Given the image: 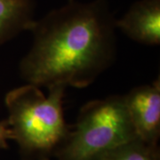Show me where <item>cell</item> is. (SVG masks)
I'll return each mask as SVG.
<instances>
[{"label": "cell", "mask_w": 160, "mask_h": 160, "mask_svg": "<svg viewBox=\"0 0 160 160\" xmlns=\"http://www.w3.org/2000/svg\"><path fill=\"white\" fill-rule=\"evenodd\" d=\"M116 20L105 0H70L36 21L33 44L20 62L27 84L85 88L114 62Z\"/></svg>", "instance_id": "1"}, {"label": "cell", "mask_w": 160, "mask_h": 160, "mask_svg": "<svg viewBox=\"0 0 160 160\" xmlns=\"http://www.w3.org/2000/svg\"><path fill=\"white\" fill-rule=\"evenodd\" d=\"M46 96L39 87L26 84L6 95L7 124L17 142L21 157L50 158L68 137L70 126L65 122V87L48 88Z\"/></svg>", "instance_id": "2"}, {"label": "cell", "mask_w": 160, "mask_h": 160, "mask_svg": "<svg viewBox=\"0 0 160 160\" xmlns=\"http://www.w3.org/2000/svg\"><path fill=\"white\" fill-rule=\"evenodd\" d=\"M135 139L124 95H112L80 109L76 124L53 156L58 160H97Z\"/></svg>", "instance_id": "3"}, {"label": "cell", "mask_w": 160, "mask_h": 160, "mask_svg": "<svg viewBox=\"0 0 160 160\" xmlns=\"http://www.w3.org/2000/svg\"><path fill=\"white\" fill-rule=\"evenodd\" d=\"M125 104L138 139L158 145L160 137V83L133 88L124 95Z\"/></svg>", "instance_id": "4"}, {"label": "cell", "mask_w": 160, "mask_h": 160, "mask_svg": "<svg viewBox=\"0 0 160 160\" xmlns=\"http://www.w3.org/2000/svg\"><path fill=\"white\" fill-rule=\"evenodd\" d=\"M116 28L131 39L147 46L160 43V0H140L133 3Z\"/></svg>", "instance_id": "5"}, {"label": "cell", "mask_w": 160, "mask_h": 160, "mask_svg": "<svg viewBox=\"0 0 160 160\" xmlns=\"http://www.w3.org/2000/svg\"><path fill=\"white\" fill-rule=\"evenodd\" d=\"M34 0H0V45L34 22Z\"/></svg>", "instance_id": "6"}, {"label": "cell", "mask_w": 160, "mask_h": 160, "mask_svg": "<svg viewBox=\"0 0 160 160\" xmlns=\"http://www.w3.org/2000/svg\"><path fill=\"white\" fill-rule=\"evenodd\" d=\"M97 160H160V149L140 139L123 144Z\"/></svg>", "instance_id": "7"}, {"label": "cell", "mask_w": 160, "mask_h": 160, "mask_svg": "<svg viewBox=\"0 0 160 160\" xmlns=\"http://www.w3.org/2000/svg\"><path fill=\"white\" fill-rule=\"evenodd\" d=\"M9 140H12V134L7 121H0V149H8Z\"/></svg>", "instance_id": "8"}, {"label": "cell", "mask_w": 160, "mask_h": 160, "mask_svg": "<svg viewBox=\"0 0 160 160\" xmlns=\"http://www.w3.org/2000/svg\"><path fill=\"white\" fill-rule=\"evenodd\" d=\"M21 160H50V158H32V157H21Z\"/></svg>", "instance_id": "9"}, {"label": "cell", "mask_w": 160, "mask_h": 160, "mask_svg": "<svg viewBox=\"0 0 160 160\" xmlns=\"http://www.w3.org/2000/svg\"><path fill=\"white\" fill-rule=\"evenodd\" d=\"M69 1H70V0H69Z\"/></svg>", "instance_id": "10"}]
</instances>
